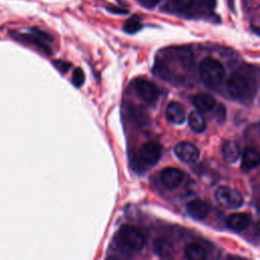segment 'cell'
<instances>
[{
	"mask_svg": "<svg viewBox=\"0 0 260 260\" xmlns=\"http://www.w3.org/2000/svg\"><path fill=\"white\" fill-rule=\"evenodd\" d=\"M177 157L185 164H193L199 157V149L193 143L182 141L176 144L174 148Z\"/></svg>",
	"mask_w": 260,
	"mask_h": 260,
	"instance_id": "obj_7",
	"label": "cell"
},
{
	"mask_svg": "<svg viewBox=\"0 0 260 260\" xmlns=\"http://www.w3.org/2000/svg\"><path fill=\"white\" fill-rule=\"evenodd\" d=\"M22 38L25 41H27L28 43L37 46L38 48H40L41 50H43L47 54L51 53V50H50L49 46L47 45V42L50 41V38H49V36H47L43 31H40L38 29H32L30 34L22 35Z\"/></svg>",
	"mask_w": 260,
	"mask_h": 260,
	"instance_id": "obj_11",
	"label": "cell"
},
{
	"mask_svg": "<svg viewBox=\"0 0 260 260\" xmlns=\"http://www.w3.org/2000/svg\"><path fill=\"white\" fill-rule=\"evenodd\" d=\"M192 103L198 111L203 113L210 112L215 106L214 98L207 92H200L195 94L192 98Z\"/></svg>",
	"mask_w": 260,
	"mask_h": 260,
	"instance_id": "obj_14",
	"label": "cell"
},
{
	"mask_svg": "<svg viewBox=\"0 0 260 260\" xmlns=\"http://www.w3.org/2000/svg\"><path fill=\"white\" fill-rule=\"evenodd\" d=\"M142 27L140 18L137 15H133L130 18H128L123 26V29L127 34H135L138 30H140Z\"/></svg>",
	"mask_w": 260,
	"mask_h": 260,
	"instance_id": "obj_20",
	"label": "cell"
},
{
	"mask_svg": "<svg viewBox=\"0 0 260 260\" xmlns=\"http://www.w3.org/2000/svg\"><path fill=\"white\" fill-rule=\"evenodd\" d=\"M199 71L203 83L209 88L217 87L225 75L223 65L212 57H206L201 61Z\"/></svg>",
	"mask_w": 260,
	"mask_h": 260,
	"instance_id": "obj_3",
	"label": "cell"
},
{
	"mask_svg": "<svg viewBox=\"0 0 260 260\" xmlns=\"http://www.w3.org/2000/svg\"><path fill=\"white\" fill-rule=\"evenodd\" d=\"M153 250L155 254L164 259H170L174 255V248L170 241L164 238H157L153 242Z\"/></svg>",
	"mask_w": 260,
	"mask_h": 260,
	"instance_id": "obj_17",
	"label": "cell"
},
{
	"mask_svg": "<svg viewBox=\"0 0 260 260\" xmlns=\"http://www.w3.org/2000/svg\"><path fill=\"white\" fill-rule=\"evenodd\" d=\"M250 216L243 212L232 213L226 218V225L235 231V232H242L246 230L250 224Z\"/></svg>",
	"mask_w": 260,
	"mask_h": 260,
	"instance_id": "obj_12",
	"label": "cell"
},
{
	"mask_svg": "<svg viewBox=\"0 0 260 260\" xmlns=\"http://www.w3.org/2000/svg\"><path fill=\"white\" fill-rule=\"evenodd\" d=\"M172 6L177 11H187L195 6L212 8L214 6V1L213 0H173Z\"/></svg>",
	"mask_w": 260,
	"mask_h": 260,
	"instance_id": "obj_13",
	"label": "cell"
},
{
	"mask_svg": "<svg viewBox=\"0 0 260 260\" xmlns=\"http://www.w3.org/2000/svg\"><path fill=\"white\" fill-rule=\"evenodd\" d=\"M54 65H55V67H56L57 69H59L62 73L66 72V71L69 69V67H70V64H69V63H67V62H65V61H61V60L54 61Z\"/></svg>",
	"mask_w": 260,
	"mask_h": 260,
	"instance_id": "obj_22",
	"label": "cell"
},
{
	"mask_svg": "<svg viewBox=\"0 0 260 260\" xmlns=\"http://www.w3.org/2000/svg\"><path fill=\"white\" fill-rule=\"evenodd\" d=\"M116 242L121 251L128 254H134L143 248L145 238L136 226L123 224L117 233Z\"/></svg>",
	"mask_w": 260,
	"mask_h": 260,
	"instance_id": "obj_1",
	"label": "cell"
},
{
	"mask_svg": "<svg viewBox=\"0 0 260 260\" xmlns=\"http://www.w3.org/2000/svg\"><path fill=\"white\" fill-rule=\"evenodd\" d=\"M216 202L224 208L236 209L243 205L244 199L242 195L235 189L228 186H220L214 192Z\"/></svg>",
	"mask_w": 260,
	"mask_h": 260,
	"instance_id": "obj_4",
	"label": "cell"
},
{
	"mask_svg": "<svg viewBox=\"0 0 260 260\" xmlns=\"http://www.w3.org/2000/svg\"><path fill=\"white\" fill-rule=\"evenodd\" d=\"M159 179L168 189H176L184 179V173L177 168H165L159 174Z\"/></svg>",
	"mask_w": 260,
	"mask_h": 260,
	"instance_id": "obj_8",
	"label": "cell"
},
{
	"mask_svg": "<svg viewBox=\"0 0 260 260\" xmlns=\"http://www.w3.org/2000/svg\"><path fill=\"white\" fill-rule=\"evenodd\" d=\"M161 154V145L155 141H148L139 148L137 153V159L142 167L149 168L154 166L160 159Z\"/></svg>",
	"mask_w": 260,
	"mask_h": 260,
	"instance_id": "obj_5",
	"label": "cell"
},
{
	"mask_svg": "<svg viewBox=\"0 0 260 260\" xmlns=\"http://www.w3.org/2000/svg\"><path fill=\"white\" fill-rule=\"evenodd\" d=\"M226 1H228V5H229L230 9L232 11H234L235 10V0H226Z\"/></svg>",
	"mask_w": 260,
	"mask_h": 260,
	"instance_id": "obj_24",
	"label": "cell"
},
{
	"mask_svg": "<svg viewBox=\"0 0 260 260\" xmlns=\"http://www.w3.org/2000/svg\"><path fill=\"white\" fill-rule=\"evenodd\" d=\"M221 153H222L223 159L226 162L233 164V162L237 161L241 155L240 146L236 141L228 140L222 144Z\"/></svg>",
	"mask_w": 260,
	"mask_h": 260,
	"instance_id": "obj_16",
	"label": "cell"
},
{
	"mask_svg": "<svg viewBox=\"0 0 260 260\" xmlns=\"http://www.w3.org/2000/svg\"><path fill=\"white\" fill-rule=\"evenodd\" d=\"M166 116L169 122L173 124H183L186 120V112L184 107L178 102H170L166 109Z\"/></svg>",
	"mask_w": 260,
	"mask_h": 260,
	"instance_id": "obj_10",
	"label": "cell"
},
{
	"mask_svg": "<svg viewBox=\"0 0 260 260\" xmlns=\"http://www.w3.org/2000/svg\"><path fill=\"white\" fill-rule=\"evenodd\" d=\"M259 165V153L253 147H246L243 153L241 168L243 171L249 172L254 170Z\"/></svg>",
	"mask_w": 260,
	"mask_h": 260,
	"instance_id": "obj_15",
	"label": "cell"
},
{
	"mask_svg": "<svg viewBox=\"0 0 260 260\" xmlns=\"http://www.w3.org/2000/svg\"><path fill=\"white\" fill-rule=\"evenodd\" d=\"M186 210L191 217L195 219H204L209 213L210 207L203 199L196 198L187 203Z\"/></svg>",
	"mask_w": 260,
	"mask_h": 260,
	"instance_id": "obj_9",
	"label": "cell"
},
{
	"mask_svg": "<svg viewBox=\"0 0 260 260\" xmlns=\"http://www.w3.org/2000/svg\"><path fill=\"white\" fill-rule=\"evenodd\" d=\"M134 87L137 94L147 104L153 105L156 103L159 96V90L157 86L148 79L138 78L134 82Z\"/></svg>",
	"mask_w": 260,
	"mask_h": 260,
	"instance_id": "obj_6",
	"label": "cell"
},
{
	"mask_svg": "<svg viewBox=\"0 0 260 260\" xmlns=\"http://www.w3.org/2000/svg\"><path fill=\"white\" fill-rule=\"evenodd\" d=\"M226 87L233 98L241 101L252 98L255 91L253 79L243 70L236 71L230 76Z\"/></svg>",
	"mask_w": 260,
	"mask_h": 260,
	"instance_id": "obj_2",
	"label": "cell"
},
{
	"mask_svg": "<svg viewBox=\"0 0 260 260\" xmlns=\"http://www.w3.org/2000/svg\"><path fill=\"white\" fill-rule=\"evenodd\" d=\"M184 254L189 260H204L206 258L205 249L198 243L187 244L184 248Z\"/></svg>",
	"mask_w": 260,
	"mask_h": 260,
	"instance_id": "obj_18",
	"label": "cell"
},
{
	"mask_svg": "<svg viewBox=\"0 0 260 260\" xmlns=\"http://www.w3.org/2000/svg\"><path fill=\"white\" fill-rule=\"evenodd\" d=\"M85 79V75L84 72L81 68L77 67L74 69L73 74H72V83L76 86V87H80Z\"/></svg>",
	"mask_w": 260,
	"mask_h": 260,
	"instance_id": "obj_21",
	"label": "cell"
},
{
	"mask_svg": "<svg viewBox=\"0 0 260 260\" xmlns=\"http://www.w3.org/2000/svg\"><path fill=\"white\" fill-rule=\"evenodd\" d=\"M107 10L111 13H115V14H127L128 10L117 7V6H112V7H107Z\"/></svg>",
	"mask_w": 260,
	"mask_h": 260,
	"instance_id": "obj_23",
	"label": "cell"
},
{
	"mask_svg": "<svg viewBox=\"0 0 260 260\" xmlns=\"http://www.w3.org/2000/svg\"><path fill=\"white\" fill-rule=\"evenodd\" d=\"M188 124L189 127L196 133L203 132L206 127V122L203 116L197 111H192L188 115Z\"/></svg>",
	"mask_w": 260,
	"mask_h": 260,
	"instance_id": "obj_19",
	"label": "cell"
}]
</instances>
